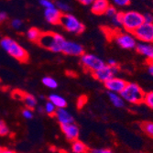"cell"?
<instances>
[{
    "instance_id": "cell-1",
    "label": "cell",
    "mask_w": 153,
    "mask_h": 153,
    "mask_svg": "<svg viewBox=\"0 0 153 153\" xmlns=\"http://www.w3.org/2000/svg\"><path fill=\"white\" fill-rule=\"evenodd\" d=\"M66 39L63 36L55 32H42L37 44L52 52H62Z\"/></svg>"
},
{
    "instance_id": "cell-2",
    "label": "cell",
    "mask_w": 153,
    "mask_h": 153,
    "mask_svg": "<svg viewBox=\"0 0 153 153\" xmlns=\"http://www.w3.org/2000/svg\"><path fill=\"white\" fill-rule=\"evenodd\" d=\"M0 45H1L2 49L5 50L10 56L15 58L19 62L25 63L29 61L30 56L27 51L22 46H20L17 41L12 39L11 38L8 37L3 38L1 41H0Z\"/></svg>"
},
{
    "instance_id": "cell-3",
    "label": "cell",
    "mask_w": 153,
    "mask_h": 153,
    "mask_svg": "<svg viewBox=\"0 0 153 153\" xmlns=\"http://www.w3.org/2000/svg\"><path fill=\"white\" fill-rule=\"evenodd\" d=\"M120 94L125 101L134 105L143 103L145 97V93L142 88L134 82H128Z\"/></svg>"
},
{
    "instance_id": "cell-4",
    "label": "cell",
    "mask_w": 153,
    "mask_h": 153,
    "mask_svg": "<svg viewBox=\"0 0 153 153\" xmlns=\"http://www.w3.org/2000/svg\"><path fill=\"white\" fill-rule=\"evenodd\" d=\"M144 22L143 15L137 11L123 12L122 27L128 32L135 31L138 27Z\"/></svg>"
},
{
    "instance_id": "cell-5",
    "label": "cell",
    "mask_w": 153,
    "mask_h": 153,
    "mask_svg": "<svg viewBox=\"0 0 153 153\" xmlns=\"http://www.w3.org/2000/svg\"><path fill=\"white\" fill-rule=\"evenodd\" d=\"M60 24L63 27L64 30L74 34H81L85 30V26L79 21L77 18L68 13H62Z\"/></svg>"
},
{
    "instance_id": "cell-6",
    "label": "cell",
    "mask_w": 153,
    "mask_h": 153,
    "mask_svg": "<svg viewBox=\"0 0 153 153\" xmlns=\"http://www.w3.org/2000/svg\"><path fill=\"white\" fill-rule=\"evenodd\" d=\"M81 63L83 69L91 74L97 71L105 64L100 57L91 53H83L81 55Z\"/></svg>"
},
{
    "instance_id": "cell-7",
    "label": "cell",
    "mask_w": 153,
    "mask_h": 153,
    "mask_svg": "<svg viewBox=\"0 0 153 153\" xmlns=\"http://www.w3.org/2000/svg\"><path fill=\"white\" fill-rule=\"evenodd\" d=\"M137 39L141 42L153 43V23L143 22L137 29L133 31Z\"/></svg>"
},
{
    "instance_id": "cell-8",
    "label": "cell",
    "mask_w": 153,
    "mask_h": 153,
    "mask_svg": "<svg viewBox=\"0 0 153 153\" xmlns=\"http://www.w3.org/2000/svg\"><path fill=\"white\" fill-rule=\"evenodd\" d=\"M115 40L120 48L125 50L135 49L137 46V39L132 32L118 33L115 36Z\"/></svg>"
},
{
    "instance_id": "cell-9",
    "label": "cell",
    "mask_w": 153,
    "mask_h": 153,
    "mask_svg": "<svg viewBox=\"0 0 153 153\" xmlns=\"http://www.w3.org/2000/svg\"><path fill=\"white\" fill-rule=\"evenodd\" d=\"M117 72V67H111L108 64H105L103 67L98 69L97 71L92 73L93 77L99 81L101 82H105L115 76Z\"/></svg>"
},
{
    "instance_id": "cell-10",
    "label": "cell",
    "mask_w": 153,
    "mask_h": 153,
    "mask_svg": "<svg viewBox=\"0 0 153 153\" xmlns=\"http://www.w3.org/2000/svg\"><path fill=\"white\" fill-rule=\"evenodd\" d=\"M12 96H13V98L22 101L27 108H30L32 110L37 105V99L35 98V96L29 93H26L24 91H21L19 89L14 90L12 92Z\"/></svg>"
},
{
    "instance_id": "cell-11",
    "label": "cell",
    "mask_w": 153,
    "mask_h": 153,
    "mask_svg": "<svg viewBox=\"0 0 153 153\" xmlns=\"http://www.w3.org/2000/svg\"><path fill=\"white\" fill-rule=\"evenodd\" d=\"M62 52L65 55H70V56H81L85 53V49L79 43L66 40Z\"/></svg>"
},
{
    "instance_id": "cell-12",
    "label": "cell",
    "mask_w": 153,
    "mask_h": 153,
    "mask_svg": "<svg viewBox=\"0 0 153 153\" xmlns=\"http://www.w3.org/2000/svg\"><path fill=\"white\" fill-rule=\"evenodd\" d=\"M105 88L109 91V92H114V93H117V94H120L125 86L127 85V82L121 79V78H118V77H112L111 79H109L108 81L105 82Z\"/></svg>"
},
{
    "instance_id": "cell-13",
    "label": "cell",
    "mask_w": 153,
    "mask_h": 153,
    "mask_svg": "<svg viewBox=\"0 0 153 153\" xmlns=\"http://www.w3.org/2000/svg\"><path fill=\"white\" fill-rule=\"evenodd\" d=\"M61 129L69 141H74L77 140L80 134V129L77 125L74 124V122L61 125Z\"/></svg>"
},
{
    "instance_id": "cell-14",
    "label": "cell",
    "mask_w": 153,
    "mask_h": 153,
    "mask_svg": "<svg viewBox=\"0 0 153 153\" xmlns=\"http://www.w3.org/2000/svg\"><path fill=\"white\" fill-rule=\"evenodd\" d=\"M62 16V12L60 11L55 7L51 8H45L44 17L50 24H52V25L60 24Z\"/></svg>"
},
{
    "instance_id": "cell-15",
    "label": "cell",
    "mask_w": 153,
    "mask_h": 153,
    "mask_svg": "<svg viewBox=\"0 0 153 153\" xmlns=\"http://www.w3.org/2000/svg\"><path fill=\"white\" fill-rule=\"evenodd\" d=\"M136 50L138 53L145 56L149 62H153V44L149 42H140L137 43Z\"/></svg>"
},
{
    "instance_id": "cell-16",
    "label": "cell",
    "mask_w": 153,
    "mask_h": 153,
    "mask_svg": "<svg viewBox=\"0 0 153 153\" xmlns=\"http://www.w3.org/2000/svg\"><path fill=\"white\" fill-rule=\"evenodd\" d=\"M110 3L108 0H94V2L91 4V10L94 14L97 16L105 15V13Z\"/></svg>"
},
{
    "instance_id": "cell-17",
    "label": "cell",
    "mask_w": 153,
    "mask_h": 153,
    "mask_svg": "<svg viewBox=\"0 0 153 153\" xmlns=\"http://www.w3.org/2000/svg\"><path fill=\"white\" fill-rule=\"evenodd\" d=\"M55 117L57 118L58 122L62 125V124H69V123H74V117L68 112L65 109V107L62 108H57L56 113H55Z\"/></svg>"
},
{
    "instance_id": "cell-18",
    "label": "cell",
    "mask_w": 153,
    "mask_h": 153,
    "mask_svg": "<svg viewBox=\"0 0 153 153\" xmlns=\"http://www.w3.org/2000/svg\"><path fill=\"white\" fill-rule=\"evenodd\" d=\"M107 95H108V98H109L110 102L114 105V106H116L117 108H123L125 106V100L123 99V97L121 96L120 94L108 91Z\"/></svg>"
},
{
    "instance_id": "cell-19",
    "label": "cell",
    "mask_w": 153,
    "mask_h": 153,
    "mask_svg": "<svg viewBox=\"0 0 153 153\" xmlns=\"http://www.w3.org/2000/svg\"><path fill=\"white\" fill-rule=\"evenodd\" d=\"M49 101H51L57 108H62L66 107L67 105V101L63 98L62 96L56 94H52L49 96Z\"/></svg>"
},
{
    "instance_id": "cell-20",
    "label": "cell",
    "mask_w": 153,
    "mask_h": 153,
    "mask_svg": "<svg viewBox=\"0 0 153 153\" xmlns=\"http://www.w3.org/2000/svg\"><path fill=\"white\" fill-rule=\"evenodd\" d=\"M88 147L83 143L82 141L78 140V138L73 141L72 144V151L74 153H85L88 152Z\"/></svg>"
},
{
    "instance_id": "cell-21",
    "label": "cell",
    "mask_w": 153,
    "mask_h": 153,
    "mask_svg": "<svg viewBox=\"0 0 153 153\" xmlns=\"http://www.w3.org/2000/svg\"><path fill=\"white\" fill-rule=\"evenodd\" d=\"M41 34H42V31H40L37 27H31V29L27 31V38L30 41H32V42L37 43Z\"/></svg>"
},
{
    "instance_id": "cell-22",
    "label": "cell",
    "mask_w": 153,
    "mask_h": 153,
    "mask_svg": "<svg viewBox=\"0 0 153 153\" xmlns=\"http://www.w3.org/2000/svg\"><path fill=\"white\" fill-rule=\"evenodd\" d=\"M42 83L47 86L48 88H51V89H56L58 87V82L57 81L53 79L52 77H50V76H46L42 79Z\"/></svg>"
},
{
    "instance_id": "cell-23",
    "label": "cell",
    "mask_w": 153,
    "mask_h": 153,
    "mask_svg": "<svg viewBox=\"0 0 153 153\" xmlns=\"http://www.w3.org/2000/svg\"><path fill=\"white\" fill-rule=\"evenodd\" d=\"M141 128L147 136L153 138V122H143Z\"/></svg>"
},
{
    "instance_id": "cell-24",
    "label": "cell",
    "mask_w": 153,
    "mask_h": 153,
    "mask_svg": "<svg viewBox=\"0 0 153 153\" xmlns=\"http://www.w3.org/2000/svg\"><path fill=\"white\" fill-rule=\"evenodd\" d=\"M56 110H57V107L55 106L51 101L46 103L45 107H44V111L49 117H54L55 113H56Z\"/></svg>"
},
{
    "instance_id": "cell-25",
    "label": "cell",
    "mask_w": 153,
    "mask_h": 153,
    "mask_svg": "<svg viewBox=\"0 0 153 153\" xmlns=\"http://www.w3.org/2000/svg\"><path fill=\"white\" fill-rule=\"evenodd\" d=\"M122 15L123 12H117L115 16L111 18V20L115 27H122Z\"/></svg>"
},
{
    "instance_id": "cell-26",
    "label": "cell",
    "mask_w": 153,
    "mask_h": 153,
    "mask_svg": "<svg viewBox=\"0 0 153 153\" xmlns=\"http://www.w3.org/2000/svg\"><path fill=\"white\" fill-rule=\"evenodd\" d=\"M149 108L153 109V92H149L145 94L144 101H143Z\"/></svg>"
},
{
    "instance_id": "cell-27",
    "label": "cell",
    "mask_w": 153,
    "mask_h": 153,
    "mask_svg": "<svg viewBox=\"0 0 153 153\" xmlns=\"http://www.w3.org/2000/svg\"><path fill=\"white\" fill-rule=\"evenodd\" d=\"M9 133V129L7 126V124L0 119V136H7Z\"/></svg>"
},
{
    "instance_id": "cell-28",
    "label": "cell",
    "mask_w": 153,
    "mask_h": 153,
    "mask_svg": "<svg viewBox=\"0 0 153 153\" xmlns=\"http://www.w3.org/2000/svg\"><path fill=\"white\" fill-rule=\"evenodd\" d=\"M56 6H57V8L60 10V11H62V13L63 12H68V11H70V9H71V7H69L66 3H63V2H62V1H58L57 2V4H56Z\"/></svg>"
},
{
    "instance_id": "cell-29",
    "label": "cell",
    "mask_w": 153,
    "mask_h": 153,
    "mask_svg": "<svg viewBox=\"0 0 153 153\" xmlns=\"http://www.w3.org/2000/svg\"><path fill=\"white\" fill-rule=\"evenodd\" d=\"M117 13V8L115 7H113V6H109L108 7V8L106 9V11H105V15H106L107 17H109V18H112L113 16H115L116 14Z\"/></svg>"
},
{
    "instance_id": "cell-30",
    "label": "cell",
    "mask_w": 153,
    "mask_h": 153,
    "mask_svg": "<svg viewBox=\"0 0 153 153\" xmlns=\"http://www.w3.org/2000/svg\"><path fill=\"white\" fill-rule=\"evenodd\" d=\"M22 116L26 118V119H31L33 117V112L32 109L30 108H25L22 110Z\"/></svg>"
},
{
    "instance_id": "cell-31",
    "label": "cell",
    "mask_w": 153,
    "mask_h": 153,
    "mask_svg": "<svg viewBox=\"0 0 153 153\" xmlns=\"http://www.w3.org/2000/svg\"><path fill=\"white\" fill-rule=\"evenodd\" d=\"M39 1L40 6H42L44 8H51L55 7L54 3L51 1V0H39Z\"/></svg>"
},
{
    "instance_id": "cell-32",
    "label": "cell",
    "mask_w": 153,
    "mask_h": 153,
    "mask_svg": "<svg viewBox=\"0 0 153 153\" xmlns=\"http://www.w3.org/2000/svg\"><path fill=\"white\" fill-rule=\"evenodd\" d=\"M113 2L116 6L118 7H126L128 6L131 2V0H113Z\"/></svg>"
},
{
    "instance_id": "cell-33",
    "label": "cell",
    "mask_w": 153,
    "mask_h": 153,
    "mask_svg": "<svg viewBox=\"0 0 153 153\" xmlns=\"http://www.w3.org/2000/svg\"><path fill=\"white\" fill-rule=\"evenodd\" d=\"M22 24H23L22 20H20V19H13V20H12V22H11L12 27H14V29H16V30H19L20 27H22Z\"/></svg>"
},
{
    "instance_id": "cell-34",
    "label": "cell",
    "mask_w": 153,
    "mask_h": 153,
    "mask_svg": "<svg viewBox=\"0 0 153 153\" xmlns=\"http://www.w3.org/2000/svg\"><path fill=\"white\" fill-rule=\"evenodd\" d=\"M87 102V97L86 96H81L79 97V99L77 101V106L78 108H82Z\"/></svg>"
},
{
    "instance_id": "cell-35",
    "label": "cell",
    "mask_w": 153,
    "mask_h": 153,
    "mask_svg": "<svg viewBox=\"0 0 153 153\" xmlns=\"http://www.w3.org/2000/svg\"><path fill=\"white\" fill-rule=\"evenodd\" d=\"M144 18V22H148V23H153V15L150 13H147L143 15Z\"/></svg>"
},
{
    "instance_id": "cell-36",
    "label": "cell",
    "mask_w": 153,
    "mask_h": 153,
    "mask_svg": "<svg viewBox=\"0 0 153 153\" xmlns=\"http://www.w3.org/2000/svg\"><path fill=\"white\" fill-rule=\"evenodd\" d=\"M92 152L94 153H111L112 150L109 149H94L92 150Z\"/></svg>"
},
{
    "instance_id": "cell-37",
    "label": "cell",
    "mask_w": 153,
    "mask_h": 153,
    "mask_svg": "<svg viewBox=\"0 0 153 153\" xmlns=\"http://www.w3.org/2000/svg\"><path fill=\"white\" fill-rule=\"evenodd\" d=\"M7 19V14L6 12H0V24L6 21Z\"/></svg>"
},
{
    "instance_id": "cell-38",
    "label": "cell",
    "mask_w": 153,
    "mask_h": 153,
    "mask_svg": "<svg viewBox=\"0 0 153 153\" xmlns=\"http://www.w3.org/2000/svg\"><path fill=\"white\" fill-rule=\"evenodd\" d=\"M106 64H108V65H109V66H111V67H117V61H115V60H113V59L108 60Z\"/></svg>"
},
{
    "instance_id": "cell-39",
    "label": "cell",
    "mask_w": 153,
    "mask_h": 153,
    "mask_svg": "<svg viewBox=\"0 0 153 153\" xmlns=\"http://www.w3.org/2000/svg\"><path fill=\"white\" fill-rule=\"evenodd\" d=\"M77 1L80 2V3L82 4V5L88 6V5H91V4L94 2V0H77Z\"/></svg>"
},
{
    "instance_id": "cell-40",
    "label": "cell",
    "mask_w": 153,
    "mask_h": 153,
    "mask_svg": "<svg viewBox=\"0 0 153 153\" xmlns=\"http://www.w3.org/2000/svg\"><path fill=\"white\" fill-rule=\"evenodd\" d=\"M148 71L150 75L153 76V62H149V67H148Z\"/></svg>"
},
{
    "instance_id": "cell-41",
    "label": "cell",
    "mask_w": 153,
    "mask_h": 153,
    "mask_svg": "<svg viewBox=\"0 0 153 153\" xmlns=\"http://www.w3.org/2000/svg\"><path fill=\"white\" fill-rule=\"evenodd\" d=\"M38 110H39V113H43V112H44V107H40V106H39V107L38 108Z\"/></svg>"
},
{
    "instance_id": "cell-42",
    "label": "cell",
    "mask_w": 153,
    "mask_h": 153,
    "mask_svg": "<svg viewBox=\"0 0 153 153\" xmlns=\"http://www.w3.org/2000/svg\"><path fill=\"white\" fill-rule=\"evenodd\" d=\"M3 150H4V148L0 147V153H3Z\"/></svg>"
}]
</instances>
